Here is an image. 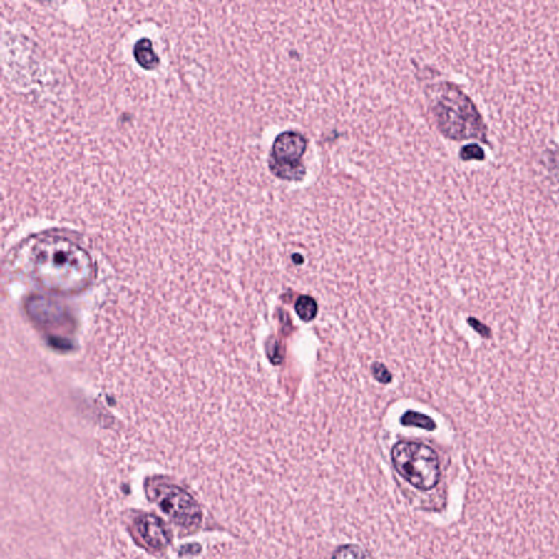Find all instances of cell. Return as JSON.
Here are the masks:
<instances>
[{"label":"cell","instance_id":"cell-1","mask_svg":"<svg viewBox=\"0 0 559 559\" xmlns=\"http://www.w3.org/2000/svg\"><path fill=\"white\" fill-rule=\"evenodd\" d=\"M26 247L33 279L45 291L73 295L86 291L93 282L92 257L73 240L58 235L38 236Z\"/></svg>","mask_w":559,"mask_h":559},{"label":"cell","instance_id":"cell-2","mask_svg":"<svg viewBox=\"0 0 559 559\" xmlns=\"http://www.w3.org/2000/svg\"><path fill=\"white\" fill-rule=\"evenodd\" d=\"M429 108L439 130L450 139L483 138L484 124L473 103L453 84L431 86L427 93Z\"/></svg>","mask_w":559,"mask_h":559},{"label":"cell","instance_id":"cell-3","mask_svg":"<svg viewBox=\"0 0 559 559\" xmlns=\"http://www.w3.org/2000/svg\"><path fill=\"white\" fill-rule=\"evenodd\" d=\"M396 472L412 486L429 491L441 480V463L435 450L413 441H400L391 451Z\"/></svg>","mask_w":559,"mask_h":559},{"label":"cell","instance_id":"cell-4","mask_svg":"<svg viewBox=\"0 0 559 559\" xmlns=\"http://www.w3.org/2000/svg\"><path fill=\"white\" fill-rule=\"evenodd\" d=\"M307 140L296 131H284L275 138L269 158V168L277 178L301 180L305 175L303 159Z\"/></svg>","mask_w":559,"mask_h":559},{"label":"cell","instance_id":"cell-5","mask_svg":"<svg viewBox=\"0 0 559 559\" xmlns=\"http://www.w3.org/2000/svg\"><path fill=\"white\" fill-rule=\"evenodd\" d=\"M152 493L160 509L175 523L186 529H194L200 524V506L182 487L173 483L156 482Z\"/></svg>","mask_w":559,"mask_h":559},{"label":"cell","instance_id":"cell-6","mask_svg":"<svg viewBox=\"0 0 559 559\" xmlns=\"http://www.w3.org/2000/svg\"><path fill=\"white\" fill-rule=\"evenodd\" d=\"M135 533L140 543L154 552L165 550L170 544V533L160 518L153 515L139 516L133 522Z\"/></svg>","mask_w":559,"mask_h":559},{"label":"cell","instance_id":"cell-7","mask_svg":"<svg viewBox=\"0 0 559 559\" xmlns=\"http://www.w3.org/2000/svg\"><path fill=\"white\" fill-rule=\"evenodd\" d=\"M26 308L33 320L44 327H57L65 324L67 320L63 306L45 296H33Z\"/></svg>","mask_w":559,"mask_h":559},{"label":"cell","instance_id":"cell-8","mask_svg":"<svg viewBox=\"0 0 559 559\" xmlns=\"http://www.w3.org/2000/svg\"><path fill=\"white\" fill-rule=\"evenodd\" d=\"M133 57L140 67L145 70H154L160 63L159 56L153 49L151 40L140 39L133 46Z\"/></svg>","mask_w":559,"mask_h":559},{"label":"cell","instance_id":"cell-9","mask_svg":"<svg viewBox=\"0 0 559 559\" xmlns=\"http://www.w3.org/2000/svg\"><path fill=\"white\" fill-rule=\"evenodd\" d=\"M295 312L303 322H308L314 319L318 314V304L312 297L301 296L295 304Z\"/></svg>","mask_w":559,"mask_h":559},{"label":"cell","instance_id":"cell-10","mask_svg":"<svg viewBox=\"0 0 559 559\" xmlns=\"http://www.w3.org/2000/svg\"><path fill=\"white\" fill-rule=\"evenodd\" d=\"M401 423L404 426L419 427V429H426V431H429L436 429V424L433 419L427 416V415L422 414V413L413 412V411H409L404 416L401 417Z\"/></svg>","mask_w":559,"mask_h":559},{"label":"cell","instance_id":"cell-11","mask_svg":"<svg viewBox=\"0 0 559 559\" xmlns=\"http://www.w3.org/2000/svg\"><path fill=\"white\" fill-rule=\"evenodd\" d=\"M332 559H371V554L354 544L341 546L334 552Z\"/></svg>","mask_w":559,"mask_h":559},{"label":"cell","instance_id":"cell-12","mask_svg":"<svg viewBox=\"0 0 559 559\" xmlns=\"http://www.w3.org/2000/svg\"><path fill=\"white\" fill-rule=\"evenodd\" d=\"M460 156L464 161H468V160H483L484 159V151L476 143H471V145H466L461 150Z\"/></svg>","mask_w":559,"mask_h":559},{"label":"cell","instance_id":"cell-13","mask_svg":"<svg viewBox=\"0 0 559 559\" xmlns=\"http://www.w3.org/2000/svg\"><path fill=\"white\" fill-rule=\"evenodd\" d=\"M373 374L378 381L384 382V384H387V382L391 380V375H390L389 371L381 364H374Z\"/></svg>","mask_w":559,"mask_h":559},{"label":"cell","instance_id":"cell-14","mask_svg":"<svg viewBox=\"0 0 559 559\" xmlns=\"http://www.w3.org/2000/svg\"><path fill=\"white\" fill-rule=\"evenodd\" d=\"M293 261L296 265H301L303 262V257L301 255L296 254L293 256Z\"/></svg>","mask_w":559,"mask_h":559}]
</instances>
